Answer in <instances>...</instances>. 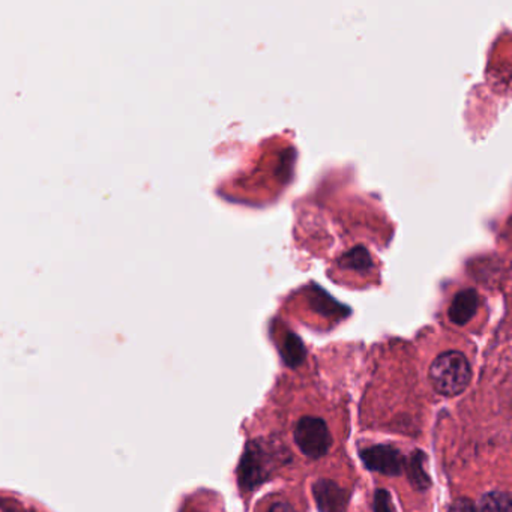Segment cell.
Listing matches in <instances>:
<instances>
[{"mask_svg":"<svg viewBox=\"0 0 512 512\" xmlns=\"http://www.w3.org/2000/svg\"><path fill=\"white\" fill-rule=\"evenodd\" d=\"M448 512H476V505L469 499H459L451 505Z\"/></svg>","mask_w":512,"mask_h":512,"instance_id":"obj_12","label":"cell"},{"mask_svg":"<svg viewBox=\"0 0 512 512\" xmlns=\"http://www.w3.org/2000/svg\"><path fill=\"white\" fill-rule=\"evenodd\" d=\"M472 370L464 353L451 350L439 355L431 363L428 379L431 387L442 396H454L469 387Z\"/></svg>","mask_w":512,"mask_h":512,"instance_id":"obj_1","label":"cell"},{"mask_svg":"<svg viewBox=\"0 0 512 512\" xmlns=\"http://www.w3.org/2000/svg\"><path fill=\"white\" fill-rule=\"evenodd\" d=\"M316 505L320 512H346L348 494L331 479H320L313 485Z\"/></svg>","mask_w":512,"mask_h":512,"instance_id":"obj_5","label":"cell"},{"mask_svg":"<svg viewBox=\"0 0 512 512\" xmlns=\"http://www.w3.org/2000/svg\"><path fill=\"white\" fill-rule=\"evenodd\" d=\"M374 512H396L391 494L387 490H377L374 496Z\"/></svg>","mask_w":512,"mask_h":512,"instance_id":"obj_11","label":"cell"},{"mask_svg":"<svg viewBox=\"0 0 512 512\" xmlns=\"http://www.w3.org/2000/svg\"><path fill=\"white\" fill-rule=\"evenodd\" d=\"M272 463L274 457L260 442L254 440L247 444L237 469V478L242 490L252 492L259 484L266 481L271 475Z\"/></svg>","mask_w":512,"mask_h":512,"instance_id":"obj_2","label":"cell"},{"mask_svg":"<svg viewBox=\"0 0 512 512\" xmlns=\"http://www.w3.org/2000/svg\"><path fill=\"white\" fill-rule=\"evenodd\" d=\"M479 304H481V298H479L478 292L475 289H463V291L457 292L451 300L448 317L452 324H459V326L468 324L478 313Z\"/></svg>","mask_w":512,"mask_h":512,"instance_id":"obj_6","label":"cell"},{"mask_svg":"<svg viewBox=\"0 0 512 512\" xmlns=\"http://www.w3.org/2000/svg\"><path fill=\"white\" fill-rule=\"evenodd\" d=\"M476 512H512L511 498L505 492L484 494L476 505Z\"/></svg>","mask_w":512,"mask_h":512,"instance_id":"obj_9","label":"cell"},{"mask_svg":"<svg viewBox=\"0 0 512 512\" xmlns=\"http://www.w3.org/2000/svg\"><path fill=\"white\" fill-rule=\"evenodd\" d=\"M268 512H295V509H293L291 503L280 500V502L274 503Z\"/></svg>","mask_w":512,"mask_h":512,"instance_id":"obj_13","label":"cell"},{"mask_svg":"<svg viewBox=\"0 0 512 512\" xmlns=\"http://www.w3.org/2000/svg\"><path fill=\"white\" fill-rule=\"evenodd\" d=\"M295 440L300 452L309 459H320L328 454L332 444V436L326 422L315 416H304L296 424Z\"/></svg>","mask_w":512,"mask_h":512,"instance_id":"obj_3","label":"cell"},{"mask_svg":"<svg viewBox=\"0 0 512 512\" xmlns=\"http://www.w3.org/2000/svg\"><path fill=\"white\" fill-rule=\"evenodd\" d=\"M340 265L343 266L344 269H348V271L363 274V272H367L368 268L372 266V257H370V252L365 248L356 247L341 257Z\"/></svg>","mask_w":512,"mask_h":512,"instance_id":"obj_10","label":"cell"},{"mask_svg":"<svg viewBox=\"0 0 512 512\" xmlns=\"http://www.w3.org/2000/svg\"><path fill=\"white\" fill-rule=\"evenodd\" d=\"M283 359L289 367L295 368L304 363L307 352H305L304 344L300 341V337L293 333H287L284 341H283Z\"/></svg>","mask_w":512,"mask_h":512,"instance_id":"obj_8","label":"cell"},{"mask_svg":"<svg viewBox=\"0 0 512 512\" xmlns=\"http://www.w3.org/2000/svg\"><path fill=\"white\" fill-rule=\"evenodd\" d=\"M361 459L367 469L388 475V476H396L402 474L404 463H406L402 452L389 444H376V446L363 450Z\"/></svg>","mask_w":512,"mask_h":512,"instance_id":"obj_4","label":"cell"},{"mask_svg":"<svg viewBox=\"0 0 512 512\" xmlns=\"http://www.w3.org/2000/svg\"><path fill=\"white\" fill-rule=\"evenodd\" d=\"M426 454L422 451H415L413 454L411 455V459L407 460V463H404V468H406L407 476H409V481H411L412 485L416 490H427L430 487V478L427 475L426 469H424V463H426Z\"/></svg>","mask_w":512,"mask_h":512,"instance_id":"obj_7","label":"cell"}]
</instances>
